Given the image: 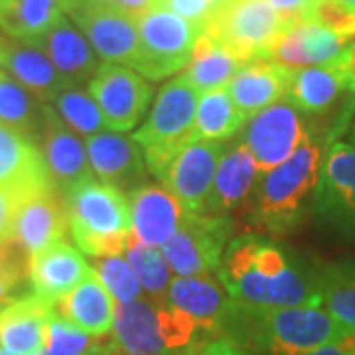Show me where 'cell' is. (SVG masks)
I'll return each mask as SVG.
<instances>
[{
    "instance_id": "cell-1",
    "label": "cell",
    "mask_w": 355,
    "mask_h": 355,
    "mask_svg": "<svg viewBox=\"0 0 355 355\" xmlns=\"http://www.w3.org/2000/svg\"><path fill=\"white\" fill-rule=\"evenodd\" d=\"M217 277L229 298L243 308L322 306L318 268L265 237H235L223 253Z\"/></svg>"
},
{
    "instance_id": "cell-2",
    "label": "cell",
    "mask_w": 355,
    "mask_h": 355,
    "mask_svg": "<svg viewBox=\"0 0 355 355\" xmlns=\"http://www.w3.org/2000/svg\"><path fill=\"white\" fill-rule=\"evenodd\" d=\"M221 334L245 349L263 355H306L318 347L355 338L322 306L253 310L235 302Z\"/></svg>"
},
{
    "instance_id": "cell-3",
    "label": "cell",
    "mask_w": 355,
    "mask_h": 355,
    "mask_svg": "<svg viewBox=\"0 0 355 355\" xmlns=\"http://www.w3.org/2000/svg\"><path fill=\"white\" fill-rule=\"evenodd\" d=\"M324 164V144L310 132L288 160L266 172L254 188V203L247 207L243 223L249 231L286 233L314 207Z\"/></svg>"
},
{
    "instance_id": "cell-4",
    "label": "cell",
    "mask_w": 355,
    "mask_h": 355,
    "mask_svg": "<svg viewBox=\"0 0 355 355\" xmlns=\"http://www.w3.org/2000/svg\"><path fill=\"white\" fill-rule=\"evenodd\" d=\"M67 223L81 253L105 259L127 251L132 211L125 191L101 180H85L67 191Z\"/></svg>"
},
{
    "instance_id": "cell-5",
    "label": "cell",
    "mask_w": 355,
    "mask_h": 355,
    "mask_svg": "<svg viewBox=\"0 0 355 355\" xmlns=\"http://www.w3.org/2000/svg\"><path fill=\"white\" fill-rule=\"evenodd\" d=\"M198 324L166 300L116 304L114 343L125 354L196 355Z\"/></svg>"
},
{
    "instance_id": "cell-6",
    "label": "cell",
    "mask_w": 355,
    "mask_h": 355,
    "mask_svg": "<svg viewBox=\"0 0 355 355\" xmlns=\"http://www.w3.org/2000/svg\"><path fill=\"white\" fill-rule=\"evenodd\" d=\"M198 91L184 76L172 79L160 89L150 116L137 130V140L144 162L158 180H162L172 160L190 144L196 113Z\"/></svg>"
},
{
    "instance_id": "cell-7",
    "label": "cell",
    "mask_w": 355,
    "mask_h": 355,
    "mask_svg": "<svg viewBox=\"0 0 355 355\" xmlns=\"http://www.w3.org/2000/svg\"><path fill=\"white\" fill-rule=\"evenodd\" d=\"M294 26L298 24L280 16L266 0H229L209 16L203 34L245 65L270 60L275 44Z\"/></svg>"
},
{
    "instance_id": "cell-8",
    "label": "cell",
    "mask_w": 355,
    "mask_h": 355,
    "mask_svg": "<svg viewBox=\"0 0 355 355\" xmlns=\"http://www.w3.org/2000/svg\"><path fill=\"white\" fill-rule=\"evenodd\" d=\"M137 28L140 48L132 69L153 81H160L188 67L196 44L203 34L202 28L160 6L140 14Z\"/></svg>"
},
{
    "instance_id": "cell-9",
    "label": "cell",
    "mask_w": 355,
    "mask_h": 355,
    "mask_svg": "<svg viewBox=\"0 0 355 355\" xmlns=\"http://www.w3.org/2000/svg\"><path fill=\"white\" fill-rule=\"evenodd\" d=\"M231 233L229 216L184 214L176 233L162 245V254L180 277L209 279L219 270Z\"/></svg>"
},
{
    "instance_id": "cell-10",
    "label": "cell",
    "mask_w": 355,
    "mask_h": 355,
    "mask_svg": "<svg viewBox=\"0 0 355 355\" xmlns=\"http://www.w3.org/2000/svg\"><path fill=\"white\" fill-rule=\"evenodd\" d=\"M65 12L107 64L135 67L140 48L137 18L111 0H67Z\"/></svg>"
},
{
    "instance_id": "cell-11",
    "label": "cell",
    "mask_w": 355,
    "mask_h": 355,
    "mask_svg": "<svg viewBox=\"0 0 355 355\" xmlns=\"http://www.w3.org/2000/svg\"><path fill=\"white\" fill-rule=\"evenodd\" d=\"M314 214L331 231L355 239V146L334 142L324 156Z\"/></svg>"
},
{
    "instance_id": "cell-12",
    "label": "cell",
    "mask_w": 355,
    "mask_h": 355,
    "mask_svg": "<svg viewBox=\"0 0 355 355\" xmlns=\"http://www.w3.org/2000/svg\"><path fill=\"white\" fill-rule=\"evenodd\" d=\"M308 135L304 119L291 103H277L249 119L241 144L251 153L259 172H270L288 160Z\"/></svg>"
},
{
    "instance_id": "cell-13",
    "label": "cell",
    "mask_w": 355,
    "mask_h": 355,
    "mask_svg": "<svg viewBox=\"0 0 355 355\" xmlns=\"http://www.w3.org/2000/svg\"><path fill=\"white\" fill-rule=\"evenodd\" d=\"M89 93L101 109L109 130L127 132L144 116L153 99V87L132 69L119 64H105L89 81Z\"/></svg>"
},
{
    "instance_id": "cell-14",
    "label": "cell",
    "mask_w": 355,
    "mask_h": 355,
    "mask_svg": "<svg viewBox=\"0 0 355 355\" xmlns=\"http://www.w3.org/2000/svg\"><path fill=\"white\" fill-rule=\"evenodd\" d=\"M227 146L223 140H193L172 160L160 182L176 196L184 214H205L217 166Z\"/></svg>"
},
{
    "instance_id": "cell-15",
    "label": "cell",
    "mask_w": 355,
    "mask_h": 355,
    "mask_svg": "<svg viewBox=\"0 0 355 355\" xmlns=\"http://www.w3.org/2000/svg\"><path fill=\"white\" fill-rule=\"evenodd\" d=\"M38 140L48 176L60 193L65 196L77 184L93 178L87 148L50 105L46 107V123Z\"/></svg>"
},
{
    "instance_id": "cell-16",
    "label": "cell",
    "mask_w": 355,
    "mask_h": 355,
    "mask_svg": "<svg viewBox=\"0 0 355 355\" xmlns=\"http://www.w3.org/2000/svg\"><path fill=\"white\" fill-rule=\"evenodd\" d=\"M55 316L53 304L28 292L0 312V345L8 355H42L48 326Z\"/></svg>"
},
{
    "instance_id": "cell-17",
    "label": "cell",
    "mask_w": 355,
    "mask_h": 355,
    "mask_svg": "<svg viewBox=\"0 0 355 355\" xmlns=\"http://www.w3.org/2000/svg\"><path fill=\"white\" fill-rule=\"evenodd\" d=\"M67 223V207L62 193L50 188L34 193L20 207L14 223L12 237L30 257H36L53 243L64 241Z\"/></svg>"
},
{
    "instance_id": "cell-18",
    "label": "cell",
    "mask_w": 355,
    "mask_h": 355,
    "mask_svg": "<svg viewBox=\"0 0 355 355\" xmlns=\"http://www.w3.org/2000/svg\"><path fill=\"white\" fill-rule=\"evenodd\" d=\"M349 40L316 22H302L280 36L272 48L270 62L288 69H302L306 65H336L342 62Z\"/></svg>"
},
{
    "instance_id": "cell-19",
    "label": "cell",
    "mask_w": 355,
    "mask_h": 355,
    "mask_svg": "<svg viewBox=\"0 0 355 355\" xmlns=\"http://www.w3.org/2000/svg\"><path fill=\"white\" fill-rule=\"evenodd\" d=\"M0 188L34 196L53 188L36 140L0 123Z\"/></svg>"
},
{
    "instance_id": "cell-20",
    "label": "cell",
    "mask_w": 355,
    "mask_h": 355,
    "mask_svg": "<svg viewBox=\"0 0 355 355\" xmlns=\"http://www.w3.org/2000/svg\"><path fill=\"white\" fill-rule=\"evenodd\" d=\"M91 170L97 178L119 190H137L146 180L144 160L135 139L113 132H99L85 142Z\"/></svg>"
},
{
    "instance_id": "cell-21",
    "label": "cell",
    "mask_w": 355,
    "mask_h": 355,
    "mask_svg": "<svg viewBox=\"0 0 355 355\" xmlns=\"http://www.w3.org/2000/svg\"><path fill=\"white\" fill-rule=\"evenodd\" d=\"M292 69L270 60H254L245 64L227 83L231 101L249 121L257 113L286 99Z\"/></svg>"
},
{
    "instance_id": "cell-22",
    "label": "cell",
    "mask_w": 355,
    "mask_h": 355,
    "mask_svg": "<svg viewBox=\"0 0 355 355\" xmlns=\"http://www.w3.org/2000/svg\"><path fill=\"white\" fill-rule=\"evenodd\" d=\"M93 272L79 249L69 243L60 241L50 245L42 253L32 257L30 263V284L32 292L46 302L55 304L67 292L76 288L81 280Z\"/></svg>"
},
{
    "instance_id": "cell-23",
    "label": "cell",
    "mask_w": 355,
    "mask_h": 355,
    "mask_svg": "<svg viewBox=\"0 0 355 355\" xmlns=\"http://www.w3.org/2000/svg\"><path fill=\"white\" fill-rule=\"evenodd\" d=\"M259 168L245 144L227 146L217 166L205 216H229L247 207L257 188Z\"/></svg>"
},
{
    "instance_id": "cell-24",
    "label": "cell",
    "mask_w": 355,
    "mask_h": 355,
    "mask_svg": "<svg viewBox=\"0 0 355 355\" xmlns=\"http://www.w3.org/2000/svg\"><path fill=\"white\" fill-rule=\"evenodd\" d=\"M166 302L198 324L200 331L221 334L231 312V298L223 288L207 277H182L172 280L166 292Z\"/></svg>"
},
{
    "instance_id": "cell-25",
    "label": "cell",
    "mask_w": 355,
    "mask_h": 355,
    "mask_svg": "<svg viewBox=\"0 0 355 355\" xmlns=\"http://www.w3.org/2000/svg\"><path fill=\"white\" fill-rule=\"evenodd\" d=\"M132 235L148 247H162L180 227L184 209L172 191L160 186H140L130 191Z\"/></svg>"
},
{
    "instance_id": "cell-26",
    "label": "cell",
    "mask_w": 355,
    "mask_h": 355,
    "mask_svg": "<svg viewBox=\"0 0 355 355\" xmlns=\"http://www.w3.org/2000/svg\"><path fill=\"white\" fill-rule=\"evenodd\" d=\"M53 312L93 338H105L113 331L116 302L93 270L87 279L53 304Z\"/></svg>"
},
{
    "instance_id": "cell-27",
    "label": "cell",
    "mask_w": 355,
    "mask_h": 355,
    "mask_svg": "<svg viewBox=\"0 0 355 355\" xmlns=\"http://www.w3.org/2000/svg\"><path fill=\"white\" fill-rule=\"evenodd\" d=\"M36 48L44 51L55 65V69L64 76L69 85H83L97 73V58L89 48L87 40L76 30L67 18H60L46 34L30 40Z\"/></svg>"
},
{
    "instance_id": "cell-28",
    "label": "cell",
    "mask_w": 355,
    "mask_h": 355,
    "mask_svg": "<svg viewBox=\"0 0 355 355\" xmlns=\"http://www.w3.org/2000/svg\"><path fill=\"white\" fill-rule=\"evenodd\" d=\"M2 67L42 103L53 101L58 93L69 85L44 51L22 40H6Z\"/></svg>"
},
{
    "instance_id": "cell-29",
    "label": "cell",
    "mask_w": 355,
    "mask_h": 355,
    "mask_svg": "<svg viewBox=\"0 0 355 355\" xmlns=\"http://www.w3.org/2000/svg\"><path fill=\"white\" fill-rule=\"evenodd\" d=\"M343 91H347V83L338 64L302 67L292 69L286 101L302 113L320 114L330 111Z\"/></svg>"
},
{
    "instance_id": "cell-30",
    "label": "cell",
    "mask_w": 355,
    "mask_h": 355,
    "mask_svg": "<svg viewBox=\"0 0 355 355\" xmlns=\"http://www.w3.org/2000/svg\"><path fill=\"white\" fill-rule=\"evenodd\" d=\"M67 0H0V30L22 42L40 38L60 18Z\"/></svg>"
},
{
    "instance_id": "cell-31",
    "label": "cell",
    "mask_w": 355,
    "mask_h": 355,
    "mask_svg": "<svg viewBox=\"0 0 355 355\" xmlns=\"http://www.w3.org/2000/svg\"><path fill=\"white\" fill-rule=\"evenodd\" d=\"M322 308L349 336H355V263H331L318 268Z\"/></svg>"
},
{
    "instance_id": "cell-32",
    "label": "cell",
    "mask_w": 355,
    "mask_h": 355,
    "mask_svg": "<svg viewBox=\"0 0 355 355\" xmlns=\"http://www.w3.org/2000/svg\"><path fill=\"white\" fill-rule=\"evenodd\" d=\"M243 67V64L233 58L225 48H221L216 40L209 38L207 34H202L196 50L191 55L190 65L186 67L184 77L190 81L200 93H207L219 87H227V83L233 76Z\"/></svg>"
},
{
    "instance_id": "cell-33",
    "label": "cell",
    "mask_w": 355,
    "mask_h": 355,
    "mask_svg": "<svg viewBox=\"0 0 355 355\" xmlns=\"http://www.w3.org/2000/svg\"><path fill=\"white\" fill-rule=\"evenodd\" d=\"M46 103L36 99L16 79L0 71V123L38 140L46 123Z\"/></svg>"
},
{
    "instance_id": "cell-34",
    "label": "cell",
    "mask_w": 355,
    "mask_h": 355,
    "mask_svg": "<svg viewBox=\"0 0 355 355\" xmlns=\"http://www.w3.org/2000/svg\"><path fill=\"white\" fill-rule=\"evenodd\" d=\"M245 123L247 119L239 113L235 103L231 101L227 89L219 87L207 91L198 103L196 127H193L190 142L202 139L225 142L233 139Z\"/></svg>"
},
{
    "instance_id": "cell-35",
    "label": "cell",
    "mask_w": 355,
    "mask_h": 355,
    "mask_svg": "<svg viewBox=\"0 0 355 355\" xmlns=\"http://www.w3.org/2000/svg\"><path fill=\"white\" fill-rule=\"evenodd\" d=\"M53 105H55V113L62 116L65 125L85 137L107 132L109 128L93 95L81 87L67 85L64 91L58 93Z\"/></svg>"
},
{
    "instance_id": "cell-36",
    "label": "cell",
    "mask_w": 355,
    "mask_h": 355,
    "mask_svg": "<svg viewBox=\"0 0 355 355\" xmlns=\"http://www.w3.org/2000/svg\"><path fill=\"white\" fill-rule=\"evenodd\" d=\"M127 259L139 279L140 286L154 300H164L170 286V268L162 251H158L156 247H148L140 243L135 235H130L127 245Z\"/></svg>"
},
{
    "instance_id": "cell-37",
    "label": "cell",
    "mask_w": 355,
    "mask_h": 355,
    "mask_svg": "<svg viewBox=\"0 0 355 355\" xmlns=\"http://www.w3.org/2000/svg\"><path fill=\"white\" fill-rule=\"evenodd\" d=\"M32 257L14 241L0 243V304H10L16 298L28 294Z\"/></svg>"
},
{
    "instance_id": "cell-38",
    "label": "cell",
    "mask_w": 355,
    "mask_h": 355,
    "mask_svg": "<svg viewBox=\"0 0 355 355\" xmlns=\"http://www.w3.org/2000/svg\"><path fill=\"white\" fill-rule=\"evenodd\" d=\"M93 270L116 304H130L139 300L142 286L128 261L121 257H105L93 265Z\"/></svg>"
},
{
    "instance_id": "cell-39",
    "label": "cell",
    "mask_w": 355,
    "mask_h": 355,
    "mask_svg": "<svg viewBox=\"0 0 355 355\" xmlns=\"http://www.w3.org/2000/svg\"><path fill=\"white\" fill-rule=\"evenodd\" d=\"M97 343L99 342L87 331L79 330L77 326L62 318H51L48 326V340H46L48 355H85Z\"/></svg>"
},
{
    "instance_id": "cell-40",
    "label": "cell",
    "mask_w": 355,
    "mask_h": 355,
    "mask_svg": "<svg viewBox=\"0 0 355 355\" xmlns=\"http://www.w3.org/2000/svg\"><path fill=\"white\" fill-rule=\"evenodd\" d=\"M308 22H316L340 36L352 38L355 36V6L345 0H316Z\"/></svg>"
},
{
    "instance_id": "cell-41",
    "label": "cell",
    "mask_w": 355,
    "mask_h": 355,
    "mask_svg": "<svg viewBox=\"0 0 355 355\" xmlns=\"http://www.w3.org/2000/svg\"><path fill=\"white\" fill-rule=\"evenodd\" d=\"M156 6L182 16L184 20H188V22L202 28V30L207 24L211 12H214V6H211L209 0H158Z\"/></svg>"
},
{
    "instance_id": "cell-42",
    "label": "cell",
    "mask_w": 355,
    "mask_h": 355,
    "mask_svg": "<svg viewBox=\"0 0 355 355\" xmlns=\"http://www.w3.org/2000/svg\"><path fill=\"white\" fill-rule=\"evenodd\" d=\"M28 198H32V196L0 188V243L8 241L12 237L16 217Z\"/></svg>"
},
{
    "instance_id": "cell-43",
    "label": "cell",
    "mask_w": 355,
    "mask_h": 355,
    "mask_svg": "<svg viewBox=\"0 0 355 355\" xmlns=\"http://www.w3.org/2000/svg\"><path fill=\"white\" fill-rule=\"evenodd\" d=\"M196 355H251L245 347H241L237 342L229 340L225 336L221 338H216L211 342L200 343L198 349H196Z\"/></svg>"
},
{
    "instance_id": "cell-44",
    "label": "cell",
    "mask_w": 355,
    "mask_h": 355,
    "mask_svg": "<svg viewBox=\"0 0 355 355\" xmlns=\"http://www.w3.org/2000/svg\"><path fill=\"white\" fill-rule=\"evenodd\" d=\"M340 67L345 73V83H347V91L355 93V36H352L349 40V46H347V51L343 53L342 62H340Z\"/></svg>"
},
{
    "instance_id": "cell-45",
    "label": "cell",
    "mask_w": 355,
    "mask_h": 355,
    "mask_svg": "<svg viewBox=\"0 0 355 355\" xmlns=\"http://www.w3.org/2000/svg\"><path fill=\"white\" fill-rule=\"evenodd\" d=\"M111 2H114L119 8H123L127 14H130L132 18H139L140 14L154 8L158 0H111Z\"/></svg>"
},
{
    "instance_id": "cell-46",
    "label": "cell",
    "mask_w": 355,
    "mask_h": 355,
    "mask_svg": "<svg viewBox=\"0 0 355 355\" xmlns=\"http://www.w3.org/2000/svg\"><path fill=\"white\" fill-rule=\"evenodd\" d=\"M306 355H355V338H349L343 343H330V345L318 347Z\"/></svg>"
},
{
    "instance_id": "cell-47",
    "label": "cell",
    "mask_w": 355,
    "mask_h": 355,
    "mask_svg": "<svg viewBox=\"0 0 355 355\" xmlns=\"http://www.w3.org/2000/svg\"><path fill=\"white\" fill-rule=\"evenodd\" d=\"M85 355H127L116 343H114V340H111V342H99L91 352H87Z\"/></svg>"
},
{
    "instance_id": "cell-48",
    "label": "cell",
    "mask_w": 355,
    "mask_h": 355,
    "mask_svg": "<svg viewBox=\"0 0 355 355\" xmlns=\"http://www.w3.org/2000/svg\"><path fill=\"white\" fill-rule=\"evenodd\" d=\"M4 44H6V38H0V67L4 62Z\"/></svg>"
},
{
    "instance_id": "cell-49",
    "label": "cell",
    "mask_w": 355,
    "mask_h": 355,
    "mask_svg": "<svg viewBox=\"0 0 355 355\" xmlns=\"http://www.w3.org/2000/svg\"><path fill=\"white\" fill-rule=\"evenodd\" d=\"M349 144H354L355 146V116H354V121H352V142Z\"/></svg>"
},
{
    "instance_id": "cell-50",
    "label": "cell",
    "mask_w": 355,
    "mask_h": 355,
    "mask_svg": "<svg viewBox=\"0 0 355 355\" xmlns=\"http://www.w3.org/2000/svg\"><path fill=\"white\" fill-rule=\"evenodd\" d=\"M0 355H8L6 352H4V349H2V345H0Z\"/></svg>"
},
{
    "instance_id": "cell-51",
    "label": "cell",
    "mask_w": 355,
    "mask_h": 355,
    "mask_svg": "<svg viewBox=\"0 0 355 355\" xmlns=\"http://www.w3.org/2000/svg\"><path fill=\"white\" fill-rule=\"evenodd\" d=\"M345 2H349V4H354L355 6V0H345Z\"/></svg>"
},
{
    "instance_id": "cell-52",
    "label": "cell",
    "mask_w": 355,
    "mask_h": 355,
    "mask_svg": "<svg viewBox=\"0 0 355 355\" xmlns=\"http://www.w3.org/2000/svg\"><path fill=\"white\" fill-rule=\"evenodd\" d=\"M127 355H142V354H127Z\"/></svg>"
},
{
    "instance_id": "cell-53",
    "label": "cell",
    "mask_w": 355,
    "mask_h": 355,
    "mask_svg": "<svg viewBox=\"0 0 355 355\" xmlns=\"http://www.w3.org/2000/svg\"><path fill=\"white\" fill-rule=\"evenodd\" d=\"M42 355H48V354H46V352H44V354H42Z\"/></svg>"
}]
</instances>
